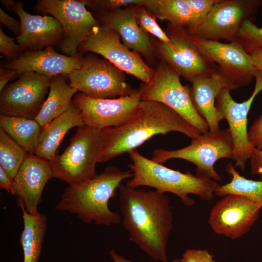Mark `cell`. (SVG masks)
Instances as JSON below:
<instances>
[{"mask_svg": "<svg viewBox=\"0 0 262 262\" xmlns=\"http://www.w3.org/2000/svg\"><path fill=\"white\" fill-rule=\"evenodd\" d=\"M118 189L122 225L130 240L153 260L168 262L167 246L174 220L170 198L155 190L122 183Z\"/></svg>", "mask_w": 262, "mask_h": 262, "instance_id": "6da1fadb", "label": "cell"}, {"mask_svg": "<svg viewBox=\"0 0 262 262\" xmlns=\"http://www.w3.org/2000/svg\"><path fill=\"white\" fill-rule=\"evenodd\" d=\"M178 132L191 139L200 133L182 116L167 106L154 101L141 100L137 112L129 122L118 127L102 130L98 163H105L135 150L157 135Z\"/></svg>", "mask_w": 262, "mask_h": 262, "instance_id": "7a4b0ae2", "label": "cell"}, {"mask_svg": "<svg viewBox=\"0 0 262 262\" xmlns=\"http://www.w3.org/2000/svg\"><path fill=\"white\" fill-rule=\"evenodd\" d=\"M132 176L130 170H121L109 165L86 182L68 185L55 209L76 214L77 218L86 223L117 224L121 221L120 215L110 209L108 202L116 196V190L122 181Z\"/></svg>", "mask_w": 262, "mask_h": 262, "instance_id": "3957f363", "label": "cell"}, {"mask_svg": "<svg viewBox=\"0 0 262 262\" xmlns=\"http://www.w3.org/2000/svg\"><path fill=\"white\" fill-rule=\"evenodd\" d=\"M128 154L132 161L128 166L133 174L126 183L129 187L148 186L162 193H170L179 197L184 205L190 206L195 204V201L189 194L197 196L204 200H210L219 185L211 179L164 166L145 157L136 149Z\"/></svg>", "mask_w": 262, "mask_h": 262, "instance_id": "277c9868", "label": "cell"}, {"mask_svg": "<svg viewBox=\"0 0 262 262\" xmlns=\"http://www.w3.org/2000/svg\"><path fill=\"white\" fill-rule=\"evenodd\" d=\"M101 131L85 125L78 127L64 152L49 162L53 178L69 185L81 184L93 179L97 174Z\"/></svg>", "mask_w": 262, "mask_h": 262, "instance_id": "5b68a950", "label": "cell"}, {"mask_svg": "<svg viewBox=\"0 0 262 262\" xmlns=\"http://www.w3.org/2000/svg\"><path fill=\"white\" fill-rule=\"evenodd\" d=\"M191 140L190 145L182 148L155 149L151 159L161 164L173 159L184 160L196 166V175L220 181L221 177L214 167L215 163L221 159L233 158V144L229 129L216 132L209 131Z\"/></svg>", "mask_w": 262, "mask_h": 262, "instance_id": "8992f818", "label": "cell"}, {"mask_svg": "<svg viewBox=\"0 0 262 262\" xmlns=\"http://www.w3.org/2000/svg\"><path fill=\"white\" fill-rule=\"evenodd\" d=\"M138 90L141 100L161 103L179 114L200 133L209 131L206 121L193 103L190 88L182 85L180 75L167 63H160L150 82L143 83Z\"/></svg>", "mask_w": 262, "mask_h": 262, "instance_id": "52a82bcc", "label": "cell"}, {"mask_svg": "<svg viewBox=\"0 0 262 262\" xmlns=\"http://www.w3.org/2000/svg\"><path fill=\"white\" fill-rule=\"evenodd\" d=\"M66 78L71 86L93 98H117L135 90L126 82L123 71L107 60L90 53L83 57L80 67Z\"/></svg>", "mask_w": 262, "mask_h": 262, "instance_id": "ba28073f", "label": "cell"}, {"mask_svg": "<svg viewBox=\"0 0 262 262\" xmlns=\"http://www.w3.org/2000/svg\"><path fill=\"white\" fill-rule=\"evenodd\" d=\"M34 8L38 12L51 14L61 24L64 37L60 49L69 56L79 55L81 43L100 25L83 0H40Z\"/></svg>", "mask_w": 262, "mask_h": 262, "instance_id": "9c48e42d", "label": "cell"}, {"mask_svg": "<svg viewBox=\"0 0 262 262\" xmlns=\"http://www.w3.org/2000/svg\"><path fill=\"white\" fill-rule=\"evenodd\" d=\"M256 83L251 96L242 102L232 98L230 90L223 88L216 98L215 106L227 120L233 144V158L236 167L245 169L255 148L250 143L247 129V116L255 98L262 90V71H256Z\"/></svg>", "mask_w": 262, "mask_h": 262, "instance_id": "30bf717a", "label": "cell"}, {"mask_svg": "<svg viewBox=\"0 0 262 262\" xmlns=\"http://www.w3.org/2000/svg\"><path fill=\"white\" fill-rule=\"evenodd\" d=\"M52 77L31 71L21 73L0 92V115L35 119L49 92Z\"/></svg>", "mask_w": 262, "mask_h": 262, "instance_id": "8fae6325", "label": "cell"}, {"mask_svg": "<svg viewBox=\"0 0 262 262\" xmlns=\"http://www.w3.org/2000/svg\"><path fill=\"white\" fill-rule=\"evenodd\" d=\"M84 51L95 52L102 56L124 72L131 74L148 83L152 79L155 69L147 66L139 55L120 41L114 30L100 25L80 45Z\"/></svg>", "mask_w": 262, "mask_h": 262, "instance_id": "7c38bea8", "label": "cell"}, {"mask_svg": "<svg viewBox=\"0 0 262 262\" xmlns=\"http://www.w3.org/2000/svg\"><path fill=\"white\" fill-rule=\"evenodd\" d=\"M141 97L138 90L115 98H97L77 93L73 102L80 110L85 125L103 130L123 125L135 115Z\"/></svg>", "mask_w": 262, "mask_h": 262, "instance_id": "4fadbf2b", "label": "cell"}, {"mask_svg": "<svg viewBox=\"0 0 262 262\" xmlns=\"http://www.w3.org/2000/svg\"><path fill=\"white\" fill-rule=\"evenodd\" d=\"M262 208V205L245 196L228 194L212 208L208 223L216 234L238 239L249 231Z\"/></svg>", "mask_w": 262, "mask_h": 262, "instance_id": "5bb4252c", "label": "cell"}, {"mask_svg": "<svg viewBox=\"0 0 262 262\" xmlns=\"http://www.w3.org/2000/svg\"><path fill=\"white\" fill-rule=\"evenodd\" d=\"M175 45L173 49L159 41L157 49L162 61L167 63L188 81L213 68L215 64L209 61L198 50L187 28L170 24L165 32Z\"/></svg>", "mask_w": 262, "mask_h": 262, "instance_id": "9a60e30c", "label": "cell"}, {"mask_svg": "<svg viewBox=\"0 0 262 262\" xmlns=\"http://www.w3.org/2000/svg\"><path fill=\"white\" fill-rule=\"evenodd\" d=\"M256 3L247 0H217L205 19L189 33L212 41H236L241 23L249 19Z\"/></svg>", "mask_w": 262, "mask_h": 262, "instance_id": "2e32d148", "label": "cell"}, {"mask_svg": "<svg viewBox=\"0 0 262 262\" xmlns=\"http://www.w3.org/2000/svg\"><path fill=\"white\" fill-rule=\"evenodd\" d=\"M191 36L200 52L217 64L236 89L249 84L255 77L256 70L252 61L238 41L224 43Z\"/></svg>", "mask_w": 262, "mask_h": 262, "instance_id": "e0dca14e", "label": "cell"}, {"mask_svg": "<svg viewBox=\"0 0 262 262\" xmlns=\"http://www.w3.org/2000/svg\"><path fill=\"white\" fill-rule=\"evenodd\" d=\"M53 175L49 162L35 154H30L24 161L13 180L12 195L17 197L29 213H38L37 207L42 200L43 189Z\"/></svg>", "mask_w": 262, "mask_h": 262, "instance_id": "ac0fdd59", "label": "cell"}, {"mask_svg": "<svg viewBox=\"0 0 262 262\" xmlns=\"http://www.w3.org/2000/svg\"><path fill=\"white\" fill-rule=\"evenodd\" d=\"M22 1L15 3L12 11L19 17L20 33L16 42L23 51L60 45L64 37V30L60 22L53 16L33 15L23 9Z\"/></svg>", "mask_w": 262, "mask_h": 262, "instance_id": "d6986e66", "label": "cell"}, {"mask_svg": "<svg viewBox=\"0 0 262 262\" xmlns=\"http://www.w3.org/2000/svg\"><path fill=\"white\" fill-rule=\"evenodd\" d=\"M191 82L192 101L198 112L206 121L209 131L212 132L219 131V123L223 117L216 107V97L223 88L235 90V86L216 65L195 77Z\"/></svg>", "mask_w": 262, "mask_h": 262, "instance_id": "ffe728a7", "label": "cell"}, {"mask_svg": "<svg viewBox=\"0 0 262 262\" xmlns=\"http://www.w3.org/2000/svg\"><path fill=\"white\" fill-rule=\"evenodd\" d=\"M82 58L80 54L75 56L61 54L56 52L53 47H49L44 49L23 51L18 57L8 61L3 66L20 74L31 71L48 77L58 75L66 77L80 67Z\"/></svg>", "mask_w": 262, "mask_h": 262, "instance_id": "44dd1931", "label": "cell"}, {"mask_svg": "<svg viewBox=\"0 0 262 262\" xmlns=\"http://www.w3.org/2000/svg\"><path fill=\"white\" fill-rule=\"evenodd\" d=\"M133 6L101 11L98 21L116 32L129 49L150 59L153 56L152 47L147 32L137 23Z\"/></svg>", "mask_w": 262, "mask_h": 262, "instance_id": "7402d4cb", "label": "cell"}, {"mask_svg": "<svg viewBox=\"0 0 262 262\" xmlns=\"http://www.w3.org/2000/svg\"><path fill=\"white\" fill-rule=\"evenodd\" d=\"M83 125L81 112L72 102L67 111L42 128L34 154L51 161L57 155V148L67 132Z\"/></svg>", "mask_w": 262, "mask_h": 262, "instance_id": "603a6c76", "label": "cell"}, {"mask_svg": "<svg viewBox=\"0 0 262 262\" xmlns=\"http://www.w3.org/2000/svg\"><path fill=\"white\" fill-rule=\"evenodd\" d=\"M66 77H52L48 95L35 119L43 128L68 110L78 91L66 82Z\"/></svg>", "mask_w": 262, "mask_h": 262, "instance_id": "cb8c5ba5", "label": "cell"}, {"mask_svg": "<svg viewBox=\"0 0 262 262\" xmlns=\"http://www.w3.org/2000/svg\"><path fill=\"white\" fill-rule=\"evenodd\" d=\"M142 6L156 18L185 27L190 33L197 26L186 0H145Z\"/></svg>", "mask_w": 262, "mask_h": 262, "instance_id": "d4e9b609", "label": "cell"}, {"mask_svg": "<svg viewBox=\"0 0 262 262\" xmlns=\"http://www.w3.org/2000/svg\"><path fill=\"white\" fill-rule=\"evenodd\" d=\"M22 213L24 227L20 242L23 251L24 262H38L47 230V217L43 213H28L21 203H17Z\"/></svg>", "mask_w": 262, "mask_h": 262, "instance_id": "484cf974", "label": "cell"}, {"mask_svg": "<svg viewBox=\"0 0 262 262\" xmlns=\"http://www.w3.org/2000/svg\"><path fill=\"white\" fill-rule=\"evenodd\" d=\"M0 128L28 153L34 154L42 129L35 119L0 115Z\"/></svg>", "mask_w": 262, "mask_h": 262, "instance_id": "4316f807", "label": "cell"}, {"mask_svg": "<svg viewBox=\"0 0 262 262\" xmlns=\"http://www.w3.org/2000/svg\"><path fill=\"white\" fill-rule=\"evenodd\" d=\"M226 171L230 180L225 184H219L215 195L221 197L228 194L241 195L262 206V180H250L241 176L230 163L227 164Z\"/></svg>", "mask_w": 262, "mask_h": 262, "instance_id": "83f0119b", "label": "cell"}, {"mask_svg": "<svg viewBox=\"0 0 262 262\" xmlns=\"http://www.w3.org/2000/svg\"><path fill=\"white\" fill-rule=\"evenodd\" d=\"M29 154L0 128V166L12 179Z\"/></svg>", "mask_w": 262, "mask_h": 262, "instance_id": "f1b7e54d", "label": "cell"}, {"mask_svg": "<svg viewBox=\"0 0 262 262\" xmlns=\"http://www.w3.org/2000/svg\"><path fill=\"white\" fill-rule=\"evenodd\" d=\"M136 18L140 27L146 32L152 34L161 41L166 44L171 49L175 45L171 41L167 34L159 26L156 17L142 5H134Z\"/></svg>", "mask_w": 262, "mask_h": 262, "instance_id": "f546056e", "label": "cell"}, {"mask_svg": "<svg viewBox=\"0 0 262 262\" xmlns=\"http://www.w3.org/2000/svg\"><path fill=\"white\" fill-rule=\"evenodd\" d=\"M236 41L249 53L256 48L262 49V27L259 28L249 19L242 22Z\"/></svg>", "mask_w": 262, "mask_h": 262, "instance_id": "4dcf8cb0", "label": "cell"}, {"mask_svg": "<svg viewBox=\"0 0 262 262\" xmlns=\"http://www.w3.org/2000/svg\"><path fill=\"white\" fill-rule=\"evenodd\" d=\"M144 1L145 0H83L86 6L97 8L101 11L114 10L123 6L142 5Z\"/></svg>", "mask_w": 262, "mask_h": 262, "instance_id": "1f68e13d", "label": "cell"}, {"mask_svg": "<svg viewBox=\"0 0 262 262\" xmlns=\"http://www.w3.org/2000/svg\"><path fill=\"white\" fill-rule=\"evenodd\" d=\"M14 40V38L5 34L0 27V52L10 60L16 58L23 52Z\"/></svg>", "mask_w": 262, "mask_h": 262, "instance_id": "d6a6232c", "label": "cell"}, {"mask_svg": "<svg viewBox=\"0 0 262 262\" xmlns=\"http://www.w3.org/2000/svg\"><path fill=\"white\" fill-rule=\"evenodd\" d=\"M186 0L195 15L197 26L207 16L213 6L217 1V0Z\"/></svg>", "mask_w": 262, "mask_h": 262, "instance_id": "836d02e7", "label": "cell"}, {"mask_svg": "<svg viewBox=\"0 0 262 262\" xmlns=\"http://www.w3.org/2000/svg\"><path fill=\"white\" fill-rule=\"evenodd\" d=\"M180 262H216L213 256L206 249H187L183 253Z\"/></svg>", "mask_w": 262, "mask_h": 262, "instance_id": "e575fe53", "label": "cell"}, {"mask_svg": "<svg viewBox=\"0 0 262 262\" xmlns=\"http://www.w3.org/2000/svg\"><path fill=\"white\" fill-rule=\"evenodd\" d=\"M250 143L256 149L262 150V115L256 118L248 131Z\"/></svg>", "mask_w": 262, "mask_h": 262, "instance_id": "d590c367", "label": "cell"}, {"mask_svg": "<svg viewBox=\"0 0 262 262\" xmlns=\"http://www.w3.org/2000/svg\"><path fill=\"white\" fill-rule=\"evenodd\" d=\"M0 21L16 35H19L21 30L20 22L6 14L0 8Z\"/></svg>", "mask_w": 262, "mask_h": 262, "instance_id": "8d00e7d4", "label": "cell"}, {"mask_svg": "<svg viewBox=\"0 0 262 262\" xmlns=\"http://www.w3.org/2000/svg\"><path fill=\"white\" fill-rule=\"evenodd\" d=\"M249 161L251 174L259 176L262 180V150L255 148Z\"/></svg>", "mask_w": 262, "mask_h": 262, "instance_id": "74e56055", "label": "cell"}, {"mask_svg": "<svg viewBox=\"0 0 262 262\" xmlns=\"http://www.w3.org/2000/svg\"><path fill=\"white\" fill-rule=\"evenodd\" d=\"M21 74L18 72L12 69L5 68L1 66L0 68V91L7 85V83Z\"/></svg>", "mask_w": 262, "mask_h": 262, "instance_id": "f35d334b", "label": "cell"}, {"mask_svg": "<svg viewBox=\"0 0 262 262\" xmlns=\"http://www.w3.org/2000/svg\"><path fill=\"white\" fill-rule=\"evenodd\" d=\"M12 179L0 166V187L9 194L13 193Z\"/></svg>", "mask_w": 262, "mask_h": 262, "instance_id": "ab89813d", "label": "cell"}, {"mask_svg": "<svg viewBox=\"0 0 262 262\" xmlns=\"http://www.w3.org/2000/svg\"><path fill=\"white\" fill-rule=\"evenodd\" d=\"M248 54L256 70L262 71V49L260 48L255 49Z\"/></svg>", "mask_w": 262, "mask_h": 262, "instance_id": "60d3db41", "label": "cell"}, {"mask_svg": "<svg viewBox=\"0 0 262 262\" xmlns=\"http://www.w3.org/2000/svg\"><path fill=\"white\" fill-rule=\"evenodd\" d=\"M109 253L113 262H131L130 260L118 254L114 249L111 250Z\"/></svg>", "mask_w": 262, "mask_h": 262, "instance_id": "b9f144b4", "label": "cell"}, {"mask_svg": "<svg viewBox=\"0 0 262 262\" xmlns=\"http://www.w3.org/2000/svg\"><path fill=\"white\" fill-rule=\"evenodd\" d=\"M0 3L8 11H11L15 2L13 0H1Z\"/></svg>", "mask_w": 262, "mask_h": 262, "instance_id": "7bdbcfd3", "label": "cell"}, {"mask_svg": "<svg viewBox=\"0 0 262 262\" xmlns=\"http://www.w3.org/2000/svg\"><path fill=\"white\" fill-rule=\"evenodd\" d=\"M172 262H180V259H175L172 261Z\"/></svg>", "mask_w": 262, "mask_h": 262, "instance_id": "ee69618b", "label": "cell"}]
</instances>
